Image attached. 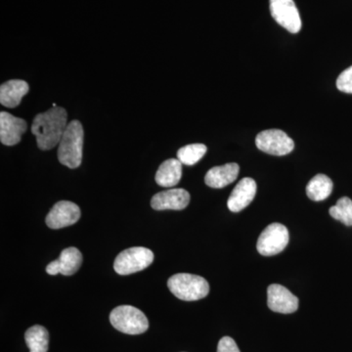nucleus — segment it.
Instances as JSON below:
<instances>
[{
	"label": "nucleus",
	"instance_id": "1",
	"mask_svg": "<svg viewBox=\"0 0 352 352\" xmlns=\"http://www.w3.org/2000/svg\"><path fill=\"white\" fill-rule=\"evenodd\" d=\"M67 120L68 113L63 107H52L34 117L32 132L39 149L47 151L59 144L69 124Z\"/></svg>",
	"mask_w": 352,
	"mask_h": 352
},
{
	"label": "nucleus",
	"instance_id": "2",
	"mask_svg": "<svg viewBox=\"0 0 352 352\" xmlns=\"http://www.w3.org/2000/svg\"><path fill=\"white\" fill-rule=\"evenodd\" d=\"M83 127L78 120H72L62 136L58 148V160L69 168H76L82 161Z\"/></svg>",
	"mask_w": 352,
	"mask_h": 352
},
{
	"label": "nucleus",
	"instance_id": "3",
	"mask_svg": "<svg viewBox=\"0 0 352 352\" xmlns=\"http://www.w3.org/2000/svg\"><path fill=\"white\" fill-rule=\"evenodd\" d=\"M171 293L185 302H195L206 298L210 293V285L205 278L189 273H178L168 281Z\"/></svg>",
	"mask_w": 352,
	"mask_h": 352
},
{
	"label": "nucleus",
	"instance_id": "4",
	"mask_svg": "<svg viewBox=\"0 0 352 352\" xmlns=\"http://www.w3.org/2000/svg\"><path fill=\"white\" fill-rule=\"evenodd\" d=\"M110 322L113 328L127 335H140L149 328V321L138 308L120 305L111 312Z\"/></svg>",
	"mask_w": 352,
	"mask_h": 352
},
{
	"label": "nucleus",
	"instance_id": "5",
	"mask_svg": "<svg viewBox=\"0 0 352 352\" xmlns=\"http://www.w3.org/2000/svg\"><path fill=\"white\" fill-rule=\"evenodd\" d=\"M154 261L151 250L143 247L129 248L120 252L113 263V270L120 275H129L149 267Z\"/></svg>",
	"mask_w": 352,
	"mask_h": 352
},
{
	"label": "nucleus",
	"instance_id": "6",
	"mask_svg": "<svg viewBox=\"0 0 352 352\" xmlns=\"http://www.w3.org/2000/svg\"><path fill=\"white\" fill-rule=\"evenodd\" d=\"M289 231L283 224L272 223L261 234L256 249L261 256H271L283 252L288 245Z\"/></svg>",
	"mask_w": 352,
	"mask_h": 352
},
{
	"label": "nucleus",
	"instance_id": "7",
	"mask_svg": "<svg viewBox=\"0 0 352 352\" xmlns=\"http://www.w3.org/2000/svg\"><path fill=\"white\" fill-rule=\"evenodd\" d=\"M256 147L261 151L274 156H285L293 151L295 142L286 132L268 129L259 132L256 138Z\"/></svg>",
	"mask_w": 352,
	"mask_h": 352
},
{
	"label": "nucleus",
	"instance_id": "8",
	"mask_svg": "<svg viewBox=\"0 0 352 352\" xmlns=\"http://www.w3.org/2000/svg\"><path fill=\"white\" fill-rule=\"evenodd\" d=\"M270 12L273 19L292 34L302 29V19L294 0H270Z\"/></svg>",
	"mask_w": 352,
	"mask_h": 352
},
{
	"label": "nucleus",
	"instance_id": "9",
	"mask_svg": "<svg viewBox=\"0 0 352 352\" xmlns=\"http://www.w3.org/2000/svg\"><path fill=\"white\" fill-rule=\"evenodd\" d=\"M80 219V208L75 203L60 201L53 206L46 217V226L51 229H61L76 223Z\"/></svg>",
	"mask_w": 352,
	"mask_h": 352
},
{
	"label": "nucleus",
	"instance_id": "10",
	"mask_svg": "<svg viewBox=\"0 0 352 352\" xmlns=\"http://www.w3.org/2000/svg\"><path fill=\"white\" fill-rule=\"evenodd\" d=\"M267 305L277 314H294L298 308V298L282 285L272 284L267 289Z\"/></svg>",
	"mask_w": 352,
	"mask_h": 352
},
{
	"label": "nucleus",
	"instance_id": "11",
	"mask_svg": "<svg viewBox=\"0 0 352 352\" xmlns=\"http://www.w3.org/2000/svg\"><path fill=\"white\" fill-rule=\"evenodd\" d=\"M25 120L2 111L0 113V141L2 144L14 146L20 142L23 134L27 131Z\"/></svg>",
	"mask_w": 352,
	"mask_h": 352
},
{
	"label": "nucleus",
	"instance_id": "12",
	"mask_svg": "<svg viewBox=\"0 0 352 352\" xmlns=\"http://www.w3.org/2000/svg\"><path fill=\"white\" fill-rule=\"evenodd\" d=\"M190 203V194L184 189H170L153 196L151 207L156 210H182Z\"/></svg>",
	"mask_w": 352,
	"mask_h": 352
},
{
	"label": "nucleus",
	"instance_id": "13",
	"mask_svg": "<svg viewBox=\"0 0 352 352\" xmlns=\"http://www.w3.org/2000/svg\"><path fill=\"white\" fill-rule=\"evenodd\" d=\"M256 194V183L252 178L245 177L236 185L229 197L227 206L233 212H239L247 208Z\"/></svg>",
	"mask_w": 352,
	"mask_h": 352
},
{
	"label": "nucleus",
	"instance_id": "14",
	"mask_svg": "<svg viewBox=\"0 0 352 352\" xmlns=\"http://www.w3.org/2000/svg\"><path fill=\"white\" fill-rule=\"evenodd\" d=\"M239 171V164L236 163L214 166V168H210L206 175V184L212 188H224L227 185L231 184L237 179Z\"/></svg>",
	"mask_w": 352,
	"mask_h": 352
},
{
	"label": "nucleus",
	"instance_id": "15",
	"mask_svg": "<svg viewBox=\"0 0 352 352\" xmlns=\"http://www.w3.org/2000/svg\"><path fill=\"white\" fill-rule=\"evenodd\" d=\"M30 87L23 80H11L0 87V103L7 108L19 106L23 97L29 92Z\"/></svg>",
	"mask_w": 352,
	"mask_h": 352
},
{
	"label": "nucleus",
	"instance_id": "16",
	"mask_svg": "<svg viewBox=\"0 0 352 352\" xmlns=\"http://www.w3.org/2000/svg\"><path fill=\"white\" fill-rule=\"evenodd\" d=\"M182 176V164L178 159H170L160 166L155 179L162 187H173L179 183Z\"/></svg>",
	"mask_w": 352,
	"mask_h": 352
},
{
	"label": "nucleus",
	"instance_id": "17",
	"mask_svg": "<svg viewBox=\"0 0 352 352\" xmlns=\"http://www.w3.org/2000/svg\"><path fill=\"white\" fill-rule=\"evenodd\" d=\"M333 184L330 177L325 175H315L307 186V195L310 200L321 201L332 194Z\"/></svg>",
	"mask_w": 352,
	"mask_h": 352
},
{
	"label": "nucleus",
	"instance_id": "18",
	"mask_svg": "<svg viewBox=\"0 0 352 352\" xmlns=\"http://www.w3.org/2000/svg\"><path fill=\"white\" fill-rule=\"evenodd\" d=\"M25 340L30 352H47L50 333L43 326L34 325L25 331Z\"/></svg>",
	"mask_w": 352,
	"mask_h": 352
},
{
	"label": "nucleus",
	"instance_id": "19",
	"mask_svg": "<svg viewBox=\"0 0 352 352\" xmlns=\"http://www.w3.org/2000/svg\"><path fill=\"white\" fill-rule=\"evenodd\" d=\"M58 261L61 274L64 276H71L82 266V254L76 248H67L62 251Z\"/></svg>",
	"mask_w": 352,
	"mask_h": 352
},
{
	"label": "nucleus",
	"instance_id": "20",
	"mask_svg": "<svg viewBox=\"0 0 352 352\" xmlns=\"http://www.w3.org/2000/svg\"><path fill=\"white\" fill-rule=\"evenodd\" d=\"M207 146L204 144H190L180 148L177 152V159L182 164L193 166L205 156L207 153Z\"/></svg>",
	"mask_w": 352,
	"mask_h": 352
},
{
	"label": "nucleus",
	"instance_id": "21",
	"mask_svg": "<svg viewBox=\"0 0 352 352\" xmlns=\"http://www.w3.org/2000/svg\"><path fill=\"white\" fill-rule=\"evenodd\" d=\"M329 212L333 219L339 220L344 226H352V201L347 197L340 198Z\"/></svg>",
	"mask_w": 352,
	"mask_h": 352
},
{
	"label": "nucleus",
	"instance_id": "22",
	"mask_svg": "<svg viewBox=\"0 0 352 352\" xmlns=\"http://www.w3.org/2000/svg\"><path fill=\"white\" fill-rule=\"evenodd\" d=\"M337 87L340 91L352 94V66L340 74L337 80Z\"/></svg>",
	"mask_w": 352,
	"mask_h": 352
},
{
	"label": "nucleus",
	"instance_id": "23",
	"mask_svg": "<svg viewBox=\"0 0 352 352\" xmlns=\"http://www.w3.org/2000/svg\"><path fill=\"white\" fill-rule=\"evenodd\" d=\"M217 352H240V349L232 338L223 337L219 340Z\"/></svg>",
	"mask_w": 352,
	"mask_h": 352
},
{
	"label": "nucleus",
	"instance_id": "24",
	"mask_svg": "<svg viewBox=\"0 0 352 352\" xmlns=\"http://www.w3.org/2000/svg\"><path fill=\"white\" fill-rule=\"evenodd\" d=\"M46 272L50 275L61 274V272H60V264L58 258L56 261H53L52 263H50L47 266H46Z\"/></svg>",
	"mask_w": 352,
	"mask_h": 352
}]
</instances>
